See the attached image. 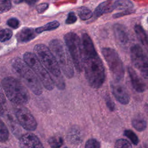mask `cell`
I'll return each mask as SVG.
<instances>
[{"label": "cell", "mask_w": 148, "mask_h": 148, "mask_svg": "<svg viewBox=\"0 0 148 148\" xmlns=\"http://www.w3.org/2000/svg\"><path fill=\"white\" fill-rule=\"evenodd\" d=\"M65 45L72 60L73 66L78 72L83 69L82 42L79 36L73 32H69L64 35Z\"/></svg>", "instance_id": "cell-8"}, {"label": "cell", "mask_w": 148, "mask_h": 148, "mask_svg": "<svg viewBox=\"0 0 148 148\" xmlns=\"http://www.w3.org/2000/svg\"><path fill=\"white\" fill-rule=\"evenodd\" d=\"M133 6L132 2L130 0H117L116 9L129 10Z\"/></svg>", "instance_id": "cell-20"}, {"label": "cell", "mask_w": 148, "mask_h": 148, "mask_svg": "<svg viewBox=\"0 0 148 148\" xmlns=\"http://www.w3.org/2000/svg\"><path fill=\"white\" fill-rule=\"evenodd\" d=\"M110 87L112 94L117 101L123 105H127L129 103L130 94L123 84L120 83L119 82H116L110 84Z\"/></svg>", "instance_id": "cell-11"}, {"label": "cell", "mask_w": 148, "mask_h": 148, "mask_svg": "<svg viewBox=\"0 0 148 148\" xmlns=\"http://www.w3.org/2000/svg\"><path fill=\"white\" fill-rule=\"evenodd\" d=\"M48 142L51 147H60L63 144V139L58 136H52L49 138Z\"/></svg>", "instance_id": "cell-23"}, {"label": "cell", "mask_w": 148, "mask_h": 148, "mask_svg": "<svg viewBox=\"0 0 148 148\" xmlns=\"http://www.w3.org/2000/svg\"><path fill=\"white\" fill-rule=\"evenodd\" d=\"M145 112L148 114V104H145Z\"/></svg>", "instance_id": "cell-38"}, {"label": "cell", "mask_w": 148, "mask_h": 148, "mask_svg": "<svg viewBox=\"0 0 148 148\" xmlns=\"http://www.w3.org/2000/svg\"><path fill=\"white\" fill-rule=\"evenodd\" d=\"M134 30L138 39L142 45L145 46H148V38L143 28L140 25H136L134 27Z\"/></svg>", "instance_id": "cell-18"}, {"label": "cell", "mask_w": 148, "mask_h": 148, "mask_svg": "<svg viewBox=\"0 0 148 148\" xmlns=\"http://www.w3.org/2000/svg\"><path fill=\"white\" fill-rule=\"evenodd\" d=\"M100 147V143L95 139H88L85 145V147L86 148H99Z\"/></svg>", "instance_id": "cell-29"}, {"label": "cell", "mask_w": 148, "mask_h": 148, "mask_svg": "<svg viewBox=\"0 0 148 148\" xmlns=\"http://www.w3.org/2000/svg\"><path fill=\"white\" fill-rule=\"evenodd\" d=\"M23 57L24 61L35 72L43 86L48 90H52L54 87V82L36 56L34 53L26 52Z\"/></svg>", "instance_id": "cell-6"}, {"label": "cell", "mask_w": 148, "mask_h": 148, "mask_svg": "<svg viewBox=\"0 0 148 148\" xmlns=\"http://www.w3.org/2000/svg\"><path fill=\"white\" fill-rule=\"evenodd\" d=\"M77 20V17L75 13L71 12L68 13L67 18L65 20V23L67 24H71L75 23Z\"/></svg>", "instance_id": "cell-31"}, {"label": "cell", "mask_w": 148, "mask_h": 148, "mask_svg": "<svg viewBox=\"0 0 148 148\" xmlns=\"http://www.w3.org/2000/svg\"><path fill=\"white\" fill-rule=\"evenodd\" d=\"M13 35L12 31L9 29H3L0 31V41L2 42L9 40Z\"/></svg>", "instance_id": "cell-24"}, {"label": "cell", "mask_w": 148, "mask_h": 148, "mask_svg": "<svg viewBox=\"0 0 148 148\" xmlns=\"http://www.w3.org/2000/svg\"><path fill=\"white\" fill-rule=\"evenodd\" d=\"M128 72L129 73L131 84L134 90L138 92H144L146 88L145 82L138 75L136 71L132 67L128 66Z\"/></svg>", "instance_id": "cell-14"}, {"label": "cell", "mask_w": 148, "mask_h": 148, "mask_svg": "<svg viewBox=\"0 0 148 148\" xmlns=\"http://www.w3.org/2000/svg\"><path fill=\"white\" fill-rule=\"evenodd\" d=\"M48 6H49L48 3H40L38 5H37L36 9L39 13H41L44 12L48 8Z\"/></svg>", "instance_id": "cell-32"}, {"label": "cell", "mask_w": 148, "mask_h": 148, "mask_svg": "<svg viewBox=\"0 0 148 148\" xmlns=\"http://www.w3.org/2000/svg\"><path fill=\"white\" fill-rule=\"evenodd\" d=\"M130 55L133 65L147 80L148 84V56L141 46L138 44L131 47Z\"/></svg>", "instance_id": "cell-9"}, {"label": "cell", "mask_w": 148, "mask_h": 148, "mask_svg": "<svg viewBox=\"0 0 148 148\" xmlns=\"http://www.w3.org/2000/svg\"><path fill=\"white\" fill-rule=\"evenodd\" d=\"M36 31L31 28H24L16 35V38L19 42H27L36 36Z\"/></svg>", "instance_id": "cell-16"}, {"label": "cell", "mask_w": 148, "mask_h": 148, "mask_svg": "<svg viewBox=\"0 0 148 148\" xmlns=\"http://www.w3.org/2000/svg\"><path fill=\"white\" fill-rule=\"evenodd\" d=\"M3 112H4L2 106V104L0 103V116H2L3 114Z\"/></svg>", "instance_id": "cell-37"}, {"label": "cell", "mask_w": 148, "mask_h": 148, "mask_svg": "<svg viewBox=\"0 0 148 148\" xmlns=\"http://www.w3.org/2000/svg\"><path fill=\"white\" fill-rule=\"evenodd\" d=\"M34 51L42 65L51 74L54 84L60 90L64 89L65 84L60 68L50 49L43 44H38L34 47Z\"/></svg>", "instance_id": "cell-2"}, {"label": "cell", "mask_w": 148, "mask_h": 148, "mask_svg": "<svg viewBox=\"0 0 148 148\" xmlns=\"http://www.w3.org/2000/svg\"><path fill=\"white\" fill-rule=\"evenodd\" d=\"M16 117L23 128L28 131H34L37 127L36 121L30 111L20 105L15 110Z\"/></svg>", "instance_id": "cell-10"}, {"label": "cell", "mask_w": 148, "mask_h": 148, "mask_svg": "<svg viewBox=\"0 0 148 148\" xmlns=\"http://www.w3.org/2000/svg\"><path fill=\"white\" fill-rule=\"evenodd\" d=\"M132 12L130 11V10H126V11H124V12H123L121 13H116L115 14L113 15V17L114 18H117V17H121L123 16H124V15H126V14H129L130 13H131Z\"/></svg>", "instance_id": "cell-36"}, {"label": "cell", "mask_w": 148, "mask_h": 148, "mask_svg": "<svg viewBox=\"0 0 148 148\" xmlns=\"http://www.w3.org/2000/svg\"><path fill=\"white\" fill-rule=\"evenodd\" d=\"M52 1H58V0H51Z\"/></svg>", "instance_id": "cell-39"}, {"label": "cell", "mask_w": 148, "mask_h": 148, "mask_svg": "<svg viewBox=\"0 0 148 148\" xmlns=\"http://www.w3.org/2000/svg\"><path fill=\"white\" fill-rule=\"evenodd\" d=\"M78 14L82 20H86L92 16V12L88 8L82 7L78 10Z\"/></svg>", "instance_id": "cell-22"}, {"label": "cell", "mask_w": 148, "mask_h": 148, "mask_svg": "<svg viewBox=\"0 0 148 148\" xmlns=\"http://www.w3.org/2000/svg\"><path fill=\"white\" fill-rule=\"evenodd\" d=\"M49 49L65 76L72 78L74 75L73 64L66 45L59 39H53L49 43Z\"/></svg>", "instance_id": "cell-4"}, {"label": "cell", "mask_w": 148, "mask_h": 148, "mask_svg": "<svg viewBox=\"0 0 148 148\" xmlns=\"http://www.w3.org/2000/svg\"><path fill=\"white\" fill-rule=\"evenodd\" d=\"M68 140L70 142L72 143V144L80 140V135L78 130H71L70 134H68Z\"/></svg>", "instance_id": "cell-26"}, {"label": "cell", "mask_w": 148, "mask_h": 148, "mask_svg": "<svg viewBox=\"0 0 148 148\" xmlns=\"http://www.w3.org/2000/svg\"><path fill=\"white\" fill-rule=\"evenodd\" d=\"M117 0H107L100 3L95 9L94 14L99 17L107 13H110L116 9Z\"/></svg>", "instance_id": "cell-15"}, {"label": "cell", "mask_w": 148, "mask_h": 148, "mask_svg": "<svg viewBox=\"0 0 148 148\" xmlns=\"http://www.w3.org/2000/svg\"><path fill=\"white\" fill-rule=\"evenodd\" d=\"M81 42L83 68L84 69L86 78L91 87L99 88L102 86L105 78L103 62L87 34H83Z\"/></svg>", "instance_id": "cell-1"}, {"label": "cell", "mask_w": 148, "mask_h": 148, "mask_svg": "<svg viewBox=\"0 0 148 148\" xmlns=\"http://www.w3.org/2000/svg\"><path fill=\"white\" fill-rule=\"evenodd\" d=\"M101 52L113 78L115 82H121L124 78L125 72L123 63L118 53L114 49L110 47L102 48Z\"/></svg>", "instance_id": "cell-7"}, {"label": "cell", "mask_w": 148, "mask_h": 148, "mask_svg": "<svg viewBox=\"0 0 148 148\" xmlns=\"http://www.w3.org/2000/svg\"><path fill=\"white\" fill-rule=\"evenodd\" d=\"M114 34L118 44L121 46H126L129 42V34L127 29L121 24H116L113 27Z\"/></svg>", "instance_id": "cell-13"}, {"label": "cell", "mask_w": 148, "mask_h": 148, "mask_svg": "<svg viewBox=\"0 0 148 148\" xmlns=\"http://www.w3.org/2000/svg\"><path fill=\"white\" fill-rule=\"evenodd\" d=\"M105 101H106V103L108 107V108L111 110V111H113L114 110V103H113V102L112 101V100L111 99V98H110L109 96H108L105 98Z\"/></svg>", "instance_id": "cell-33"}, {"label": "cell", "mask_w": 148, "mask_h": 148, "mask_svg": "<svg viewBox=\"0 0 148 148\" xmlns=\"http://www.w3.org/2000/svg\"><path fill=\"white\" fill-rule=\"evenodd\" d=\"M12 66L14 71L22 79L23 82L34 94L37 95L42 94V88L40 80L24 60L16 57L12 61Z\"/></svg>", "instance_id": "cell-5"}, {"label": "cell", "mask_w": 148, "mask_h": 148, "mask_svg": "<svg viewBox=\"0 0 148 148\" xmlns=\"http://www.w3.org/2000/svg\"><path fill=\"white\" fill-rule=\"evenodd\" d=\"M133 127L138 131H144L147 127V123L146 120L142 117L137 116L134 117L131 121Z\"/></svg>", "instance_id": "cell-17"}, {"label": "cell", "mask_w": 148, "mask_h": 148, "mask_svg": "<svg viewBox=\"0 0 148 148\" xmlns=\"http://www.w3.org/2000/svg\"><path fill=\"white\" fill-rule=\"evenodd\" d=\"M2 86L6 96L13 103L18 105L27 104L29 100V94L25 87L13 77H5Z\"/></svg>", "instance_id": "cell-3"}, {"label": "cell", "mask_w": 148, "mask_h": 148, "mask_svg": "<svg viewBox=\"0 0 148 148\" xmlns=\"http://www.w3.org/2000/svg\"><path fill=\"white\" fill-rule=\"evenodd\" d=\"M114 147L117 148H119V147L130 148L132 147V145L127 140L124 139H118L115 143Z\"/></svg>", "instance_id": "cell-28"}, {"label": "cell", "mask_w": 148, "mask_h": 148, "mask_svg": "<svg viewBox=\"0 0 148 148\" xmlns=\"http://www.w3.org/2000/svg\"><path fill=\"white\" fill-rule=\"evenodd\" d=\"M60 25V23L57 21H53L51 22L48 23L47 24L44 25L43 26L38 27L36 28L35 31L36 33H41L46 31H51L57 28Z\"/></svg>", "instance_id": "cell-19"}, {"label": "cell", "mask_w": 148, "mask_h": 148, "mask_svg": "<svg viewBox=\"0 0 148 148\" xmlns=\"http://www.w3.org/2000/svg\"><path fill=\"white\" fill-rule=\"evenodd\" d=\"M9 138L8 130L4 123L0 120V142H5Z\"/></svg>", "instance_id": "cell-21"}, {"label": "cell", "mask_w": 148, "mask_h": 148, "mask_svg": "<svg viewBox=\"0 0 148 148\" xmlns=\"http://www.w3.org/2000/svg\"><path fill=\"white\" fill-rule=\"evenodd\" d=\"M124 135L126 137L129 138L130 139V140L131 141V142L134 145H136L138 144V143H139L138 137L132 131H131L130 130H126L124 131Z\"/></svg>", "instance_id": "cell-25"}, {"label": "cell", "mask_w": 148, "mask_h": 148, "mask_svg": "<svg viewBox=\"0 0 148 148\" xmlns=\"http://www.w3.org/2000/svg\"><path fill=\"white\" fill-rule=\"evenodd\" d=\"M5 102H6V99L5 97V95L3 94L1 86L0 85V103L2 105H3V104H5Z\"/></svg>", "instance_id": "cell-35"}, {"label": "cell", "mask_w": 148, "mask_h": 148, "mask_svg": "<svg viewBox=\"0 0 148 148\" xmlns=\"http://www.w3.org/2000/svg\"><path fill=\"white\" fill-rule=\"evenodd\" d=\"M7 24L9 27L14 29H16L19 27L20 22L16 18H11L7 21Z\"/></svg>", "instance_id": "cell-30"}, {"label": "cell", "mask_w": 148, "mask_h": 148, "mask_svg": "<svg viewBox=\"0 0 148 148\" xmlns=\"http://www.w3.org/2000/svg\"><path fill=\"white\" fill-rule=\"evenodd\" d=\"M19 143L22 147L41 148L43 147L38 138L31 133H27L22 135L20 138Z\"/></svg>", "instance_id": "cell-12"}, {"label": "cell", "mask_w": 148, "mask_h": 148, "mask_svg": "<svg viewBox=\"0 0 148 148\" xmlns=\"http://www.w3.org/2000/svg\"><path fill=\"white\" fill-rule=\"evenodd\" d=\"M10 0H0V13L8 12L11 8Z\"/></svg>", "instance_id": "cell-27"}, {"label": "cell", "mask_w": 148, "mask_h": 148, "mask_svg": "<svg viewBox=\"0 0 148 148\" xmlns=\"http://www.w3.org/2000/svg\"><path fill=\"white\" fill-rule=\"evenodd\" d=\"M147 21H148V18H147Z\"/></svg>", "instance_id": "cell-40"}, {"label": "cell", "mask_w": 148, "mask_h": 148, "mask_svg": "<svg viewBox=\"0 0 148 148\" xmlns=\"http://www.w3.org/2000/svg\"><path fill=\"white\" fill-rule=\"evenodd\" d=\"M39 0H14L15 3H20L21 2H25L29 5H34Z\"/></svg>", "instance_id": "cell-34"}]
</instances>
